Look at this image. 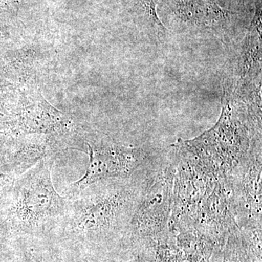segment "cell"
<instances>
[{
	"label": "cell",
	"mask_w": 262,
	"mask_h": 262,
	"mask_svg": "<svg viewBox=\"0 0 262 262\" xmlns=\"http://www.w3.org/2000/svg\"><path fill=\"white\" fill-rule=\"evenodd\" d=\"M146 176L143 165L130 177L99 181L67 196L64 215L48 238L76 258L102 254L126 238Z\"/></svg>",
	"instance_id": "6da1fadb"
},
{
	"label": "cell",
	"mask_w": 262,
	"mask_h": 262,
	"mask_svg": "<svg viewBox=\"0 0 262 262\" xmlns=\"http://www.w3.org/2000/svg\"><path fill=\"white\" fill-rule=\"evenodd\" d=\"M53 156L46 157L15 181L8 215L15 235L48 238L64 215L68 198L53 186Z\"/></svg>",
	"instance_id": "7a4b0ae2"
},
{
	"label": "cell",
	"mask_w": 262,
	"mask_h": 262,
	"mask_svg": "<svg viewBox=\"0 0 262 262\" xmlns=\"http://www.w3.org/2000/svg\"><path fill=\"white\" fill-rule=\"evenodd\" d=\"M89 148V163L85 173L67 189V198L75 195L84 188L99 181L127 178L152 157L139 147L119 145L110 140L97 143L86 142Z\"/></svg>",
	"instance_id": "3957f363"
},
{
	"label": "cell",
	"mask_w": 262,
	"mask_h": 262,
	"mask_svg": "<svg viewBox=\"0 0 262 262\" xmlns=\"http://www.w3.org/2000/svg\"><path fill=\"white\" fill-rule=\"evenodd\" d=\"M162 4L165 28L178 33L224 37L230 32L236 15L208 0H162Z\"/></svg>",
	"instance_id": "277c9868"
},
{
	"label": "cell",
	"mask_w": 262,
	"mask_h": 262,
	"mask_svg": "<svg viewBox=\"0 0 262 262\" xmlns=\"http://www.w3.org/2000/svg\"><path fill=\"white\" fill-rule=\"evenodd\" d=\"M234 216L246 225L261 223V143L253 146L229 176Z\"/></svg>",
	"instance_id": "5b68a950"
},
{
	"label": "cell",
	"mask_w": 262,
	"mask_h": 262,
	"mask_svg": "<svg viewBox=\"0 0 262 262\" xmlns=\"http://www.w3.org/2000/svg\"><path fill=\"white\" fill-rule=\"evenodd\" d=\"M24 239L21 262H76L69 251L48 238L21 237Z\"/></svg>",
	"instance_id": "8992f818"
},
{
	"label": "cell",
	"mask_w": 262,
	"mask_h": 262,
	"mask_svg": "<svg viewBox=\"0 0 262 262\" xmlns=\"http://www.w3.org/2000/svg\"><path fill=\"white\" fill-rule=\"evenodd\" d=\"M142 15L143 20L149 31V34L157 37H164L168 30L164 27L158 13L159 0H136Z\"/></svg>",
	"instance_id": "52a82bcc"
},
{
	"label": "cell",
	"mask_w": 262,
	"mask_h": 262,
	"mask_svg": "<svg viewBox=\"0 0 262 262\" xmlns=\"http://www.w3.org/2000/svg\"><path fill=\"white\" fill-rule=\"evenodd\" d=\"M218 5L223 9L236 13L237 10H242L248 4L250 0H208Z\"/></svg>",
	"instance_id": "ba28073f"
},
{
	"label": "cell",
	"mask_w": 262,
	"mask_h": 262,
	"mask_svg": "<svg viewBox=\"0 0 262 262\" xmlns=\"http://www.w3.org/2000/svg\"><path fill=\"white\" fill-rule=\"evenodd\" d=\"M76 262H78V261H77V259H76Z\"/></svg>",
	"instance_id": "9c48e42d"
}]
</instances>
